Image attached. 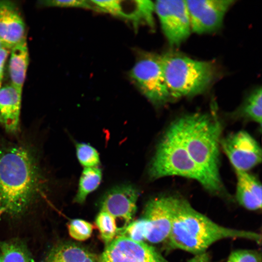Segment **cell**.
<instances>
[{
	"label": "cell",
	"mask_w": 262,
	"mask_h": 262,
	"mask_svg": "<svg viewBox=\"0 0 262 262\" xmlns=\"http://www.w3.org/2000/svg\"><path fill=\"white\" fill-rule=\"evenodd\" d=\"M92 254L82 245L66 242L52 248L44 262H84Z\"/></svg>",
	"instance_id": "ac0fdd59"
},
{
	"label": "cell",
	"mask_w": 262,
	"mask_h": 262,
	"mask_svg": "<svg viewBox=\"0 0 262 262\" xmlns=\"http://www.w3.org/2000/svg\"><path fill=\"white\" fill-rule=\"evenodd\" d=\"M9 71L11 85L22 94L29 63V54L26 39L11 49Z\"/></svg>",
	"instance_id": "e0dca14e"
},
{
	"label": "cell",
	"mask_w": 262,
	"mask_h": 262,
	"mask_svg": "<svg viewBox=\"0 0 262 262\" xmlns=\"http://www.w3.org/2000/svg\"><path fill=\"white\" fill-rule=\"evenodd\" d=\"M148 175L153 180L170 176L193 179L212 194L219 196L227 194L222 181L210 176L191 159L172 123L157 145L149 164Z\"/></svg>",
	"instance_id": "277c9868"
},
{
	"label": "cell",
	"mask_w": 262,
	"mask_h": 262,
	"mask_svg": "<svg viewBox=\"0 0 262 262\" xmlns=\"http://www.w3.org/2000/svg\"><path fill=\"white\" fill-rule=\"evenodd\" d=\"M100 237L106 246L118 235V230L115 218L109 213L99 211L95 219Z\"/></svg>",
	"instance_id": "7402d4cb"
},
{
	"label": "cell",
	"mask_w": 262,
	"mask_h": 262,
	"mask_svg": "<svg viewBox=\"0 0 262 262\" xmlns=\"http://www.w3.org/2000/svg\"><path fill=\"white\" fill-rule=\"evenodd\" d=\"M40 3L41 5L47 7L82 8L98 11L96 6L91 0H46L40 1Z\"/></svg>",
	"instance_id": "484cf974"
},
{
	"label": "cell",
	"mask_w": 262,
	"mask_h": 262,
	"mask_svg": "<svg viewBox=\"0 0 262 262\" xmlns=\"http://www.w3.org/2000/svg\"><path fill=\"white\" fill-rule=\"evenodd\" d=\"M0 253L2 262H33L27 249L17 242L1 243Z\"/></svg>",
	"instance_id": "44dd1931"
},
{
	"label": "cell",
	"mask_w": 262,
	"mask_h": 262,
	"mask_svg": "<svg viewBox=\"0 0 262 262\" xmlns=\"http://www.w3.org/2000/svg\"><path fill=\"white\" fill-rule=\"evenodd\" d=\"M139 194V191L135 186L125 184L111 188L100 199L99 211L106 212L115 218L118 235L132 221L137 211Z\"/></svg>",
	"instance_id": "9c48e42d"
},
{
	"label": "cell",
	"mask_w": 262,
	"mask_h": 262,
	"mask_svg": "<svg viewBox=\"0 0 262 262\" xmlns=\"http://www.w3.org/2000/svg\"><path fill=\"white\" fill-rule=\"evenodd\" d=\"M21 98L22 94L11 84L0 89V124L10 134L19 129Z\"/></svg>",
	"instance_id": "9a60e30c"
},
{
	"label": "cell",
	"mask_w": 262,
	"mask_h": 262,
	"mask_svg": "<svg viewBox=\"0 0 262 262\" xmlns=\"http://www.w3.org/2000/svg\"><path fill=\"white\" fill-rule=\"evenodd\" d=\"M172 123L191 159L210 176L222 181L219 174L222 128L215 115L191 114Z\"/></svg>",
	"instance_id": "3957f363"
},
{
	"label": "cell",
	"mask_w": 262,
	"mask_h": 262,
	"mask_svg": "<svg viewBox=\"0 0 262 262\" xmlns=\"http://www.w3.org/2000/svg\"><path fill=\"white\" fill-rule=\"evenodd\" d=\"M234 171L237 180L235 196L238 203L250 211L261 210L262 206L261 182L248 172Z\"/></svg>",
	"instance_id": "2e32d148"
},
{
	"label": "cell",
	"mask_w": 262,
	"mask_h": 262,
	"mask_svg": "<svg viewBox=\"0 0 262 262\" xmlns=\"http://www.w3.org/2000/svg\"><path fill=\"white\" fill-rule=\"evenodd\" d=\"M220 147L234 170L248 172L262 162V149L247 131H240L220 140Z\"/></svg>",
	"instance_id": "30bf717a"
},
{
	"label": "cell",
	"mask_w": 262,
	"mask_h": 262,
	"mask_svg": "<svg viewBox=\"0 0 262 262\" xmlns=\"http://www.w3.org/2000/svg\"><path fill=\"white\" fill-rule=\"evenodd\" d=\"M84 262H99V257L93 253Z\"/></svg>",
	"instance_id": "f546056e"
},
{
	"label": "cell",
	"mask_w": 262,
	"mask_h": 262,
	"mask_svg": "<svg viewBox=\"0 0 262 262\" xmlns=\"http://www.w3.org/2000/svg\"><path fill=\"white\" fill-rule=\"evenodd\" d=\"M228 238L245 239L257 243L261 242L260 234L220 225L195 209L186 199L178 196L167 240L170 248L196 255L206 252L216 242Z\"/></svg>",
	"instance_id": "7a4b0ae2"
},
{
	"label": "cell",
	"mask_w": 262,
	"mask_h": 262,
	"mask_svg": "<svg viewBox=\"0 0 262 262\" xmlns=\"http://www.w3.org/2000/svg\"><path fill=\"white\" fill-rule=\"evenodd\" d=\"M130 74L134 83L153 105L160 106L169 101L171 97L164 75L161 56L150 53L142 55Z\"/></svg>",
	"instance_id": "8992f818"
},
{
	"label": "cell",
	"mask_w": 262,
	"mask_h": 262,
	"mask_svg": "<svg viewBox=\"0 0 262 262\" xmlns=\"http://www.w3.org/2000/svg\"><path fill=\"white\" fill-rule=\"evenodd\" d=\"M37 155L25 144L0 139V215L21 213L48 188Z\"/></svg>",
	"instance_id": "6da1fadb"
},
{
	"label": "cell",
	"mask_w": 262,
	"mask_h": 262,
	"mask_svg": "<svg viewBox=\"0 0 262 262\" xmlns=\"http://www.w3.org/2000/svg\"><path fill=\"white\" fill-rule=\"evenodd\" d=\"M139 242L146 240V223L143 218L131 222L118 235Z\"/></svg>",
	"instance_id": "d4e9b609"
},
{
	"label": "cell",
	"mask_w": 262,
	"mask_h": 262,
	"mask_svg": "<svg viewBox=\"0 0 262 262\" xmlns=\"http://www.w3.org/2000/svg\"><path fill=\"white\" fill-rule=\"evenodd\" d=\"M0 262H2L1 257V255H0Z\"/></svg>",
	"instance_id": "1f68e13d"
},
{
	"label": "cell",
	"mask_w": 262,
	"mask_h": 262,
	"mask_svg": "<svg viewBox=\"0 0 262 262\" xmlns=\"http://www.w3.org/2000/svg\"><path fill=\"white\" fill-rule=\"evenodd\" d=\"M227 262H262V255L255 250L239 249L230 254Z\"/></svg>",
	"instance_id": "4316f807"
},
{
	"label": "cell",
	"mask_w": 262,
	"mask_h": 262,
	"mask_svg": "<svg viewBox=\"0 0 262 262\" xmlns=\"http://www.w3.org/2000/svg\"><path fill=\"white\" fill-rule=\"evenodd\" d=\"M99 262H169L153 246L145 242L116 236L99 256Z\"/></svg>",
	"instance_id": "8fae6325"
},
{
	"label": "cell",
	"mask_w": 262,
	"mask_h": 262,
	"mask_svg": "<svg viewBox=\"0 0 262 262\" xmlns=\"http://www.w3.org/2000/svg\"><path fill=\"white\" fill-rule=\"evenodd\" d=\"M102 180V172L98 166L84 167L79 180L74 201L82 204L91 193L97 189Z\"/></svg>",
	"instance_id": "ffe728a7"
},
{
	"label": "cell",
	"mask_w": 262,
	"mask_h": 262,
	"mask_svg": "<svg viewBox=\"0 0 262 262\" xmlns=\"http://www.w3.org/2000/svg\"><path fill=\"white\" fill-rule=\"evenodd\" d=\"M70 236L77 241H85L91 235L93 226L90 222L81 219L72 220L68 225Z\"/></svg>",
	"instance_id": "cb8c5ba5"
},
{
	"label": "cell",
	"mask_w": 262,
	"mask_h": 262,
	"mask_svg": "<svg viewBox=\"0 0 262 262\" xmlns=\"http://www.w3.org/2000/svg\"><path fill=\"white\" fill-rule=\"evenodd\" d=\"M188 262H210L209 256L206 252L196 254Z\"/></svg>",
	"instance_id": "f1b7e54d"
},
{
	"label": "cell",
	"mask_w": 262,
	"mask_h": 262,
	"mask_svg": "<svg viewBox=\"0 0 262 262\" xmlns=\"http://www.w3.org/2000/svg\"><path fill=\"white\" fill-rule=\"evenodd\" d=\"M98 11L109 13L132 22L154 27V2L147 0H91Z\"/></svg>",
	"instance_id": "4fadbf2b"
},
{
	"label": "cell",
	"mask_w": 262,
	"mask_h": 262,
	"mask_svg": "<svg viewBox=\"0 0 262 262\" xmlns=\"http://www.w3.org/2000/svg\"><path fill=\"white\" fill-rule=\"evenodd\" d=\"M3 49H7V48L6 46H5L4 44L3 43V42L0 39V50Z\"/></svg>",
	"instance_id": "4dcf8cb0"
},
{
	"label": "cell",
	"mask_w": 262,
	"mask_h": 262,
	"mask_svg": "<svg viewBox=\"0 0 262 262\" xmlns=\"http://www.w3.org/2000/svg\"><path fill=\"white\" fill-rule=\"evenodd\" d=\"M9 49H3L0 50V89L4 74L5 61L9 54Z\"/></svg>",
	"instance_id": "83f0119b"
},
{
	"label": "cell",
	"mask_w": 262,
	"mask_h": 262,
	"mask_svg": "<svg viewBox=\"0 0 262 262\" xmlns=\"http://www.w3.org/2000/svg\"><path fill=\"white\" fill-rule=\"evenodd\" d=\"M0 39L9 50L26 39L25 23L11 1L0 0Z\"/></svg>",
	"instance_id": "5bb4252c"
},
{
	"label": "cell",
	"mask_w": 262,
	"mask_h": 262,
	"mask_svg": "<svg viewBox=\"0 0 262 262\" xmlns=\"http://www.w3.org/2000/svg\"><path fill=\"white\" fill-rule=\"evenodd\" d=\"M76 150L78 160L83 167H96L99 164L98 153L90 145L85 143H77L76 144Z\"/></svg>",
	"instance_id": "603a6c76"
},
{
	"label": "cell",
	"mask_w": 262,
	"mask_h": 262,
	"mask_svg": "<svg viewBox=\"0 0 262 262\" xmlns=\"http://www.w3.org/2000/svg\"><path fill=\"white\" fill-rule=\"evenodd\" d=\"M154 6L155 12L169 44L173 47L180 46L192 32L186 1L157 0Z\"/></svg>",
	"instance_id": "52a82bcc"
},
{
	"label": "cell",
	"mask_w": 262,
	"mask_h": 262,
	"mask_svg": "<svg viewBox=\"0 0 262 262\" xmlns=\"http://www.w3.org/2000/svg\"><path fill=\"white\" fill-rule=\"evenodd\" d=\"M165 82L171 98L194 96L203 93L215 77L213 62L177 54L161 56Z\"/></svg>",
	"instance_id": "5b68a950"
},
{
	"label": "cell",
	"mask_w": 262,
	"mask_h": 262,
	"mask_svg": "<svg viewBox=\"0 0 262 262\" xmlns=\"http://www.w3.org/2000/svg\"><path fill=\"white\" fill-rule=\"evenodd\" d=\"M262 88L254 89L246 98L242 105L233 113L234 117L253 121L262 126Z\"/></svg>",
	"instance_id": "d6986e66"
},
{
	"label": "cell",
	"mask_w": 262,
	"mask_h": 262,
	"mask_svg": "<svg viewBox=\"0 0 262 262\" xmlns=\"http://www.w3.org/2000/svg\"><path fill=\"white\" fill-rule=\"evenodd\" d=\"M177 196H161L149 200L142 217L146 223V240L151 244L167 241L178 200Z\"/></svg>",
	"instance_id": "ba28073f"
},
{
	"label": "cell",
	"mask_w": 262,
	"mask_h": 262,
	"mask_svg": "<svg viewBox=\"0 0 262 262\" xmlns=\"http://www.w3.org/2000/svg\"><path fill=\"white\" fill-rule=\"evenodd\" d=\"M191 31L197 34L212 33L222 26L226 13L233 0H185Z\"/></svg>",
	"instance_id": "7c38bea8"
}]
</instances>
